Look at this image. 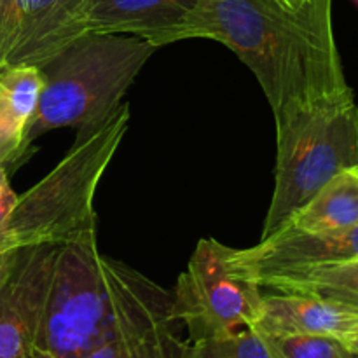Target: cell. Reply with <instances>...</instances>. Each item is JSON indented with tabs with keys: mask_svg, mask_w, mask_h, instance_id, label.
<instances>
[{
	"mask_svg": "<svg viewBox=\"0 0 358 358\" xmlns=\"http://www.w3.org/2000/svg\"><path fill=\"white\" fill-rule=\"evenodd\" d=\"M227 45L257 79L273 117L352 94L332 24V0H199L177 34Z\"/></svg>",
	"mask_w": 358,
	"mask_h": 358,
	"instance_id": "cell-1",
	"label": "cell"
},
{
	"mask_svg": "<svg viewBox=\"0 0 358 358\" xmlns=\"http://www.w3.org/2000/svg\"><path fill=\"white\" fill-rule=\"evenodd\" d=\"M171 317L173 294L101 254L93 233L56 250L37 350L84 358L119 332Z\"/></svg>",
	"mask_w": 358,
	"mask_h": 358,
	"instance_id": "cell-2",
	"label": "cell"
},
{
	"mask_svg": "<svg viewBox=\"0 0 358 358\" xmlns=\"http://www.w3.org/2000/svg\"><path fill=\"white\" fill-rule=\"evenodd\" d=\"M129 126L122 103L107 121L77 129L76 142L62 161L31 185L0 229L10 252L28 247H62L96 233L94 194Z\"/></svg>",
	"mask_w": 358,
	"mask_h": 358,
	"instance_id": "cell-3",
	"label": "cell"
},
{
	"mask_svg": "<svg viewBox=\"0 0 358 358\" xmlns=\"http://www.w3.org/2000/svg\"><path fill=\"white\" fill-rule=\"evenodd\" d=\"M156 48L143 38L84 34L42 66L44 87L28 143L59 128H90L107 121L124 101Z\"/></svg>",
	"mask_w": 358,
	"mask_h": 358,
	"instance_id": "cell-4",
	"label": "cell"
},
{
	"mask_svg": "<svg viewBox=\"0 0 358 358\" xmlns=\"http://www.w3.org/2000/svg\"><path fill=\"white\" fill-rule=\"evenodd\" d=\"M275 124V189L261 240L283 229L334 175L358 166L355 93L297 108Z\"/></svg>",
	"mask_w": 358,
	"mask_h": 358,
	"instance_id": "cell-5",
	"label": "cell"
},
{
	"mask_svg": "<svg viewBox=\"0 0 358 358\" xmlns=\"http://www.w3.org/2000/svg\"><path fill=\"white\" fill-rule=\"evenodd\" d=\"M262 297L261 285L231 269L227 245L203 238L177 280L175 315L187 327L189 343L198 345L254 327Z\"/></svg>",
	"mask_w": 358,
	"mask_h": 358,
	"instance_id": "cell-6",
	"label": "cell"
},
{
	"mask_svg": "<svg viewBox=\"0 0 358 358\" xmlns=\"http://www.w3.org/2000/svg\"><path fill=\"white\" fill-rule=\"evenodd\" d=\"M227 261L236 275L257 285L297 269L358 261V224L327 233L283 227L250 248L227 247Z\"/></svg>",
	"mask_w": 358,
	"mask_h": 358,
	"instance_id": "cell-7",
	"label": "cell"
},
{
	"mask_svg": "<svg viewBox=\"0 0 358 358\" xmlns=\"http://www.w3.org/2000/svg\"><path fill=\"white\" fill-rule=\"evenodd\" d=\"M56 250L23 248L9 278L0 283V358H35Z\"/></svg>",
	"mask_w": 358,
	"mask_h": 358,
	"instance_id": "cell-8",
	"label": "cell"
},
{
	"mask_svg": "<svg viewBox=\"0 0 358 358\" xmlns=\"http://www.w3.org/2000/svg\"><path fill=\"white\" fill-rule=\"evenodd\" d=\"M87 0H16V35L6 66L42 69L84 35Z\"/></svg>",
	"mask_w": 358,
	"mask_h": 358,
	"instance_id": "cell-9",
	"label": "cell"
},
{
	"mask_svg": "<svg viewBox=\"0 0 358 358\" xmlns=\"http://www.w3.org/2000/svg\"><path fill=\"white\" fill-rule=\"evenodd\" d=\"M199 0H87L84 34L133 35L156 49L177 42V34Z\"/></svg>",
	"mask_w": 358,
	"mask_h": 358,
	"instance_id": "cell-10",
	"label": "cell"
},
{
	"mask_svg": "<svg viewBox=\"0 0 358 358\" xmlns=\"http://www.w3.org/2000/svg\"><path fill=\"white\" fill-rule=\"evenodd\" d=\"M254 327L269 336H329L343 343L358 332V313L304 294H264Z\"/></svg>",
	"mask_w": 358,
	"mask_h": 358,
	"instance_id": "cell-11",
	"label": "cell"
},
{
	"mask_svg": "<svg viewBox=\"0 0 358 358\" xmlns=\"http://www.w3.org/2000/svg\"><path fill=\"white\" fill-rule=\"evenodd\" d=\"M44 73L30 65L0 70V164L10 166L27 159L31 145L28 131L37 114Z\"/></svg>",
	"mask_w": 358,
	"mask_h": 358,
	"instance_id": "cell-12",
	"label": "cell"
},
{
	"mask_svg": "<svg viewBox=\"0 0 358 358\" xmlns=\"http://www.w3.org/2000/svg\"><path fill=\"white\" fill-rule=\"evenodd\" d=\"M357 224L358 166H350L322 185L285 227L303 233H327Z\"/></svg>",
	"mask_w": 358,
	"mask_h": 358,
	"instance_id": "cell-13",
	"label": "cell"
},
{
	"mask_svg": "<svg viewBox=\"0 0 358 358\" xmlns=\"http://www.w3.org/2000/svg\"><path fill=\"white\" fill-rule=\"evenodd\" d=\"M261 287L318 297L358 313V261L283 273L266 280Z\"/></svg>",
	"mask_w": 358,
	"mask_h": 358,
	"instance_id": "cell-14",
	"label": "cell"
},
{
	"mask_svg": "<svg viewBox=\"0 0 358 358\" xmlns=\"http://www.w3.org/2000/svg\"><path fill=\"white\" fill-rule=\"evenodd\" d=\"M178 318L150 322L112 336L84 358H182L187 341L180 338Z\"/></svg>",
	"mask_w": 358,
	"mask_h": 358,
	"instance_id": "cell-15",
	"label": "cell"
},
{
	"mask_svg": "<svg viewBox=\"0 0 358 358\" xmlns=\"http://www.w3.org/2000/svg\"><path fill=\"white\" fill-rule=\"evenodd\" d=\"M201 358H278L273 339L255 327L194 345Z\"/></svg>",
	"mask_w": 358,
	"mask_h": 358,
	"instance_id": "cell-16",
	"label": "cell"
},
{
	"mask_svg": "<svg viewBox=\"0 0 358 358\" xmlns=\"http://www.w3.org/2000/svg\"><path fill=\"white\" fill-rule=\"evenodd\" d=\"M269 336V334H268ZM278 358H348V348L329 336H269Z\"/></svg>",
	"mask_w": 358,
	"mask_h": 358,
	"instance_id": "cell-17",
	"label": "cell"
},
{
	"mask_svg": "<svg viewBox=\"0 0 358 358\" xmlns=\"http://www.w3.org/2000/svg\"><path fill=\"white\" fill-rule=\"evenodd\" d=\"M16 0H0V70L6 66L7 56L16 35Z\"/></svg>",
	"mask_w": 358,
	"mask_h": 358,
	"instance_id": "cell-18",
	"label": "cell"
},
{
	"mask_svg": "<svg viewBox=\"0 0 358 358\" xmlns=\"http://www.w3.org/2000/svg\"><path fill=\"white\" fill-rule=\"evenodd\" d=\"M17 203V194L13 191L9 184V175L7 168L0 164V229L6 224L7 217L10 215L13 208Z\"/></svg>",
	"mask_w": 358,
	"mask_h": 358,
	"instance_id": "cell-19",
	"label": "cell"
},
{
	"mask_svg": "<svg viewBox=\"0 0 358 358\" xmlns=\"http://www.w3.org/2000/svg\"><path fill=\"white\" fill-rule=\"evenodd\" d=\"M16 255L14 252H10L9 248L6 247V243L0 238V283L6 282L9 278L10 271H13L14 261H16Z\"/></svg>",
	"mask_w": 358,
	"mask_h": 358,
	"instance_id": "cell-20",
	"label": "cell"
},
{
	"mask_svg": "<svg viewBox=\"0 0 358 358\" xmlns=\"http://www.w3.org/2000/svg\"><path fill=\"white\" fill-rule=\"evenodd\" d=\"M343 345H345L350 352L358 353V332H355L353 336H350L348 339H345V341H343Z\"/></svg>",
	"mask_w": 358,
	"mask_h": 358,
	"instance_id": "cell-21",
	"label": "cell"
},
{
	"mask_svg": "<svg viewBox=\"0 0 358 358\" xmlns=\"http://www.w3.org/2000/svg\"><path fill=\"white\" fill-rule=\"evenodd\" d=\"M182 358H201V357H199L198 348H196L192 343L187 341V346H185L184 353H182Z\"/></svg>",
	"mask_w": 358,
	"mask_h": 358,
	"instance_id": "cell-22",
	"label": "cell"
},
{
	"mask_svg": "<svg viewBox=\"0 0 358 358\" xmlns=\"http://www.w3.org/2000/svg\"><path fill=\"white\" fill-rule=\"evenodd\" d=\"M280 3H283V6H289V7H294V6H299L303 0H278Z\"/></svg>",
	"mask_w": 358,
	"mask_h": 358,
	"instance_id": "cell-23",
	"label": "cell"
},
{
	"mask_svg": "<svg viewBox=\"0 0 358 358\" xmlns=\"http://www.w3.org/2000/svg\"><path fill=\"white\" fill-rule=\"evenodd\" d=\"M35 358H55L51 355V353L48 352H42V350H37V353H35Z\"/></svg>",
	"mask_w": 358,
	"mask_h": 358,
	"instance_id": "cell-24",
	"label": "cell"
},
{
	"mask_svg": "<svg viewBox=\"0 0 358 358\" xmlns=\"http://www.w3.org/2000/svg\"><path fill=\"white\" fill-rule=\"evenodd\" d=\"M348 358H358V353L357 352H350V350H348Z\"/></svg>",
	"mask_w": 358,
	"mask_h": 358,
	"instance_id": "cell-25",
	"label": "cell"
},
{
	"mask_svg": "<svg viewBox=\"0 0 358 358\" xmlns=\"http://www.w3.org/2000/svg\"><path fill=\"white\" fill-rule=\"evenodd\" d=\"M353 2H355V3H357V6H358V0H353Z\"/></svg>",
	"mask_w": 358,
	"mask_h": 358,
	"instance_id": "cell-26",
	"label": "cell"
}]
</instances>
